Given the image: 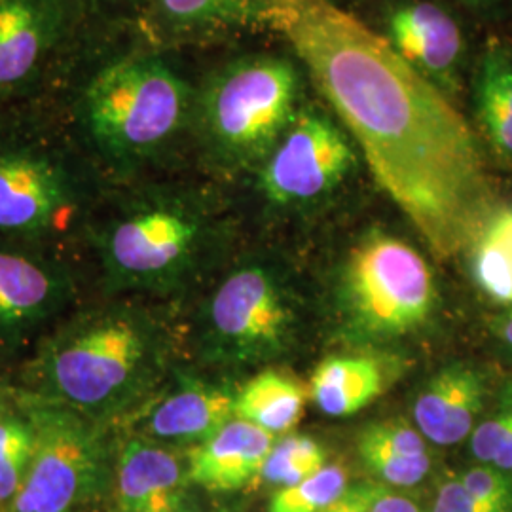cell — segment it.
Segmentation results:
<instances>
[{"label": "cell", "mask_w": 512, "mask_h": 512, "mask_svg": "<svg viewBox=\"0 0 512 512\" xmlns=\"http://www.w3.org/2000/svg\"><path fill=\"white\" fill-rule=\"evenodd\" d=\"M503 338L512 346V311H509V315L505 317V323H503Z\"/></svg>", "instance_id": "obj_35"}, {"label": "cell", "mask_w": 512, "mask_h": 512, "mask_svg": "<svg viewBox=\"0 0 512 512\" xmlns=\"http://www.w3.org/2000/svg\"><path fill=\"white\" fill-rule=\"evenodd\" d=\"M370 494H372V484L353 486V488H348L346 494L323 512H366Z\"/></svg>", "instance_id": "obj_31"}, {"label": "cell", "mask_w": 512, "mask_h": 512, "mask_svg": "<svg viewBox=\"0 0 512 512\" xmlns=\"http://www.w3.org/2000/svg\"><path fill=\"white\" fill-rule=\"evenodd\" d=\"M152 355V334L137 313L109 304L80 311L38 346L29 393L107 423L143 391Z\"/></svg>", "instance_id": "obj_2"}, {"label": "cell", "mask_w": 512, "mask_h": 512, "mask_svg": "<svg viewBox=\"0 0 512 512\" xmlns=\"http://www.w3.org/2000/svg\"><path fill=\"white\" fill-rule=\"evenodd\" d=\"M461 2H465V4H471V6H480V4H486L488 0H461Z\"/></svg>", "instance_id": "obj_36"}, {"label": "cell", "mask_w": 512, "mask_h": 512, "mask_svg": "<svg viewBox=\"0 0 512 512\" xmlns=\"http://www.w3.org/2000/svg\"><path fill=\"white\" fill-rule=\"evenodd\" d=\"M359 456L391 486H414L431 469L423 435L401 418L378 421L365 429L359 439Z\"/></svg>", "instance_id": "obj_18"}, {"label": "cell", "mask_w": 512, "mask_h": 512, "mask_svg": "<svg viewBox=\"0 0 512 512\" xmlns=\"http://www.w3.org/2000/svg\"><path fill=\"white\" fill-rule=\"evenodd\" d=\"M274 444V435L255 423L230 420L211 439L192 446L188 480L217 494L241 490L258 478Z\"/></svg>", "instance_id": "obj_15"}, {"label": "cell", "mask_w": 512, "mask_h": 512, "mask_svg": "<svg viewBox=\"0 0 512 512\" xmlns=\"http://www.w3.org/2000/svg\"><path fill=\"white\" fill-rule=\"evenodd\" d=\"M73 275L42 247L0 239V349L14 348L63 310Z\"/></svg>", "instance_id": "obj_11"}, {"label": "cell", "mask_w": 512, "mask_h": 512, "mask_svg": "<svg viewBox=\"0 0 512 512\" xmlns=\"http://www.w3.org/2000/svg\"><path fill=\"white\" fill-rule=\"evenodd\" d=\"M433 512H478L476 511L475 501L465 490L463 482L459 478L446 480L440 484L435 507Z\"/></svg>", "instance_id": "obj_29"}, {"label": "cell", "mask_w": 512, "mask_h": 512, "mask_svg": "<svg viewBox=\"0 0 512 512\" xmlns=\"http://www.w3.org/2000/svg\"><path fill=\"white\" fill-rule=\"evenodd\" d=\"M482 397V380L473 368L454 365L440 370L414 406L418 431L440 446L458 444L473 431Z\"/></svg>", "instance_id": "obj_16"}, {"label": "cell", "mask_w": 512, "mask_h": 512, "mask_svg": "<svg viewBox=\"0 0 512 512\" xmlns=\"http://www.w3.org/2000/svg\"><path fill=\"white\" fill-rule=\"evenodd\" d=\"M194 103L196 92L164 57L118 55L80 88L74 122L93 160L126 175L194 120Z\"/></svg>", "instance_id": "obj_3"}, {"label": "cell", "mask_w": 512, "mask_h": 512, "mask_svg": "<svg viewBox=\"0 0 512 512\" xmlns=\"http://www.w3.org/2000/svg\"><path fill=\"white\" fill-rule=\"evenodd\" d=\"M78 14L73 0H0V105L37 90Z\"/></svg>", "instance_id": "obj_10"}, {"label": "cell", "mask_w": 512, "mask_h": 512, "mask_svg": "<svg viewBox=\"0 0 512 512\" xmlns=\"http://www.w3.org/2000/svg\"><path fill=\"white\" fill-rule=\"evenodd\" d=\"M260 6L262 0H150L158 29L175 37L258 25Z\"/></svg>", "instance_id": "obj_21"}, {"label": "cell", "mask_w": 512, "mask_h": 512, "mask_svg": "<svg viewBox=\"0 0 512 512\" xmlns=\"http://www.w3.org/2000/svg\"><path fill=\"white\" fill-rule=\"evenodd\" d=\"M476 120L497 154L512 160V48L492 42L473 74Z\"/></svg>", "instance_id": "obj_19"}, {"label": "cell", "mask_w": 512, "mask_h": 512, "mask_svg": "<svg viewBox=\"0 0 512 512\" xmlns=\"http://www.w3.org/2000/svg\"><path fill=\"white\" fill-rule=\"evenodd\" d=\"M475 272L480 287L494 300L512 304V258L488 228L476 241Z\"/></svg>", "instance_id": "obj_26"}, {"label": "cell", "mask_w": 512, "mask_h": 512, "mask_svg": "<svg viewBox=\"0 0 512 512\" xmlns=\"http://www.w3.org/2000/svg\"><path fill=\"white\" fill-rule=\"evenodd\" d=\"M486 228L505 245V249L509 251L512 258V209L494 215Z\"/></svg>", "instance_id": "obj_32"}, {"label": "cell", "mask_w": 512, "mask_h": 512, "mask_svg": "<svg viewBox=\"0 0 512 512\" xmlns=\"http://www.w3.org/2000/svg\"><path fill=\"white\" fill-rule=\"evenodd\" d=\"M327 465L325 448L310 437L293 435L275 442L258 478L275 488L294 486Z\"/></svg>", "instance_id": "obj_24"}, {"label": "cell", "mask_w": 512, "mask_h": 512, "mask_svg": "<svg viewBox=\"0 0 512 512\" xmlns=\"http://www.w3.org/2000/svg\"><path fill=\"white\" fill-rule=\"evenodd\" d=\"M16 401L18 397H14V391L0 382V421L16 406Z\"/></svg>", "instance_id": "obj_34"}, {"label": "cell", "mask_w": 512, "mask_h": 512, "mask_svg": "<svg viewBox=\"0 0 512 512\" xmlns=\"http://www.w3.org/2000/svg\"><path fill=\"white\" fill-rule=\"evenodd\" d=\"M355 164L348 137L323 110L300 107L279 137L260 175L268 200L311 202L334 190Z\"/></svg>", "instance_id": "obj_9"}, {"label": "cell", "mask_w": 512, "mask_h": 512, "mask_svg": "<svg viewBox=\"0 0 512 512\" xmlns=\"http://www.w3.org/2000/svg\"><path fill=\"white\" fill-rule=\"evenodd\" d=\"M348 492V471L334 463L325 465L310 478L279 488L268 505V512H323Z\"/></svg>", "instance_id": "obj_25"}, {"label": "cell", "mask_w": 512, "mask_h": 512, "mask_svg": "<svg viewBox=\"0 0 512 512\" xmlns=\"http://www.w3.org/2000/svg\"><path fill=\"white\" fill-rule=\"evenodd\" d=\"M188 473L177 454L148 439H129L116 459V501L122 512H186Z\"/></svg>", "instance_id": "obj_14"}, {"label": "cell", "mask_w": 512, "mask_h": 512, "mask_svg": "<svg viewBox=\"0 0 512 512\" xmlns=\"http://www.w3.org/2000/svg\"><path fill=\"white\" fill-rule=\"evenodd\" d=\"M92 184L74 154L27 128H0V239L42 247L92 217Z\"/></svg>", "instance_id": "obj_5"}, {"label": "cell", "mask_w": 512, "mask_h": 512, "mask_svg": "<svg viewBox=\"0 0 512 512\" xmlns=\"http://www.w3.org/2000/svg\"><path fill=\"white\" fill-rule=\"evenodd\" d=\"M471 450L484 465L512 475V410L484 421L473 435Z\"/></svg>", "instance_id": "obj_28"}, {"label": "cell", "mask_w": 512, "mask_h": 512, "mask_svg": "<svg viewBox=\"0 0 512 512\" xmlns=\"http://www.w3.org/2000/svg\"><path fill=\"white\" fill-rule=\"evenodd\" d=\"M33 444L31 421L16 401L0 421V505L8 507L21 490L33 458Z\"/></svg>", "instance_id": "obj_23"}, {"label": "cell", "mask_w": 512, "mask_h": 512, "mask_svg": "<svg viewBox=\"0 0 512 512\" xmlns=\"http://www.w3.org/2000/svg\"><path fill=\"white\" fill-rule=\"evenodd\" d=\"M258 25L291 44L433 255L452 258L480 239L494 188L473 129L446 93L329 0H262Z\"/></svg>", "instance_id": "obj_1"}, {"label": "cell", "mask_w": 512, "mask_h": 512, "mask_svg": "<svg viewBox=\"0 0 512 512\" xmlns=\"http://www.w3.org/2000/svg\"><path fill=\"white\" fill-rule=\"evenodd\" d=\"M74 4L78 6V10L82 14L88 12H97V14H109V10H116L122 8L133 0H73Z\"/></svg>", "instance_id": "obj_33"}, {"label": "cell", "mask_w": 512, "mask_h": 512, "mask_svg": "<svg viewBox=\"0 0 512 512\" xmlns=\"http://www.w3.org/2000/svg\"><path fill=\"white\" fill-rule=\"evenodd\" d=\"M348 291L366 327L401 334L433 310L435 285L423 256L403 239L372 234L351 253Z\"/></svg>", "instance_id": "obj_8"}, {"label": "cell", "mask_w": 512, "mask_h": 512, "mask_svg": "<svg viewBox=\"0 0 512 512\" xmlns=\"http://www.w3.org/2000/svg\"><path fill=\"white\" fill-rule=\"evenodd\" d=\"M18 403L31 421L35 444L8 512H69L107 488L109 442L103 423L33 393H23Z\"/></svg>", "instance_id": "obj_7"}, {"label": "cell", "mask_w": 512, "mask_h": 512, "mask_svg": "<svg viewBox=\"0 0 512 512\" xmlns=\"http://www.w3.org/2000/svg\"><path fill=\"white\" fill-rule=\"evenodd\" d=\"M308 391L287 374L266 370L236 395V418L255 423L268 433H285L304 414Z\"/></svg>", "instance_id": "obj_22"}, {"label": "cell", "mask_w": 512, "mask_h": 512, "mask_svg": "<svg viewBox=\"0 0 512 512\" xmlns=\"http://www.w3.org/2000/svg\"><path fill=\"white\" fill-rule=\"evenodd\" d=\"M107 289L152 287L184 270L207 236L202 209L175 194H131L95 205L86 224Z\"/></svg>", "instance_id": "obj_4"}, {"label": "cell", "mask_w": 512, "mask_h": 512, "mask_svg": "<svg viewBox=\"0 0 512 512\" xmlns=\"http://www.w3.org/2000/svg\"><path fill=\"white\" fill-rule=\"evenodd\" d=\"M207 321L224 353L247 357L281 340L289 311L270 275L260 268H241L211 298Z\"/></svg>", "instance_id": "obj_13"}, {"label": "cell", "mask_w": 512, "mask_h": 512, "mask_svg": "<svg viewBox=\"0 0 512 512\" xmlns=\"http://www.w3.org/2000/svg\"><path fill=\"white\" fill-rule=\"evenodd\" d=\"M366 512H421V509L408 497L393 494L380 486H372Z\"/></svg>", "instance_id": "obj_30"}, {"label": "cell", "mask_w": 512, "mask_h": 512, "mask_svg": "<svg viewBox=\"0 0 512 512\" xmlns=\"http://www.w3.org/2000/svg\"><path fill=\"white\" fill-rule=\"evenodd\" d=\"M329 2H334V4H336V0H329Z\"/></svg>", "instance_id": "obj_37"}, {"label": "cell", "mask_w": 512, "mask_h": 512, "mask_svg": "<svg viewBox=\"0 0 512 512\" xmlns=\"http://www.w3.org/2000/svg\"><path fill=\"white\" fill-rule=\"evenodd\" d=\"M300 107V73L293 61L251 54L222 65L203 82L194 120L220 158L251 162L272 152Z\"/></svg>", "instance_id": "obj_6"}, {"label": "cell", "mask_w": 512, "mask_h": 512, "mask_svg": "<svg viewBox=\"0 0 512 512\" xmlns=\"http://www.w3.org/2000/svg\"><path fill=\"white\" fill-rule=\"evenodd\" d=\"M473 497L478 512H512V482L492 465L469 469L459 478Z\"/></svg>", "instance_id": "obj_27"}, {"label": "cell", "mask_w": 512, "mask_h": 512, "mask_svg": "<svg viewBox=\"0 0 512 512\" xmlns=\"http://www.w3.org/2000/svg\"><path fill=\"white\" fill-rule=\"evenodd\" d=\"M382 37L450 99L461 88L467 40L454 14L435 0H401L385 14Z\"/></svg>", "instance_id": "obj_12"}, {"label": "cell", "mask_w": 512, "mask_h": 512, "mask_svg": "<svg viewBox=\"0 0 512 512\" xmlns=\"http://www.w3.org/2000/svg\"><path fill=\"white\" fill-rule=\"evenodd\" d=\"M382 389L384 374L376 361L368 357H334L315 368L310 397L323 414L346 418L372 403Z\"/></svg>", "instance_id": "obj_20"}, {"label": "cell", "mask_w": 512, "mask_h": 512, "mask_svg": "<svg viewBox=\"0 0 512 512\" xmlns=\"http://www.w3.org/2000/svg\"><path fill=\"white\" fill-rule=\"evenodd\" d=\"M236 395L205 384H186L156 404L143 421L147 437L200 444L236 416Z\"/></svg>", "instance_id": "obj_17"}]
</instances>
